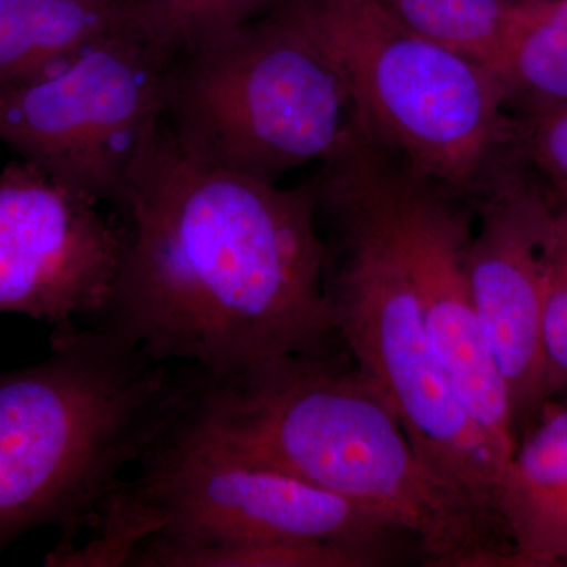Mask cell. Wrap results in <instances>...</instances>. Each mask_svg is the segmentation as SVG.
Listing matches in <instances>:
<instances>
[{"label":"cell","instance_id":"1","mask_svg":"<svg viewBox=\"0 0 567 567\" xmlns=\"http://www.w3.org/2000/svg\"><path fill=\"white\" fill-rule=\"evenodd\" d=\"M115 213L125 249L85 323L205 377L344 347L324 287L315 178L287 189L224 169L162 122Z\"/></svg>","mask_w":567,"mask_h":567},{"label":"cell","instance_id":"2","mask_svg":"<svg viewBox=\"0 0 567 567\" xmlns=\"http://www.w3.org/2000/svg\"><path fill=\"white\" fill-rule=\"evenodd\" d=\"M181 425L227 456L371 507L429 567H513V551L440 483L346 347L200 374Z\"/></svg>","mask_w":567,"mask_h":567},{"label":"cell","instance_id":"3","mask_svg":"<svg viewBox=\"0 0 567 567\" xmlns=\"http://www.w3.org/2000/svg\"><path fill=\"white\" fill-rule=\"evenodd\" d=\"M43 363L0 374V551L41 525L69 547L93 529L122 473L177 425L199 372L102 328H55Z\"/></svg>","mask_w":567,"mask_h":567},{"label":"cell","instance_id":"4","mask_svg":"<svg viewBox=\"0 0 567 567\" xmlns=\"http://www.w3.org/2000/svg\"><path fill=\"white\" fill-rule=\"evenodd\" d=\"M324 287L342 344L382 391L425 468L499 540L506 461L440 364L420 301L347 152L315 177Z\"/></svg>","mask_w":567,"mask_h":567},{"label":"cell","instance_id":"5","mask_svg":"<svg viewBox=\"0 0 567 567\" xmlns=\"http://www.w3.org/2000/svg\"><path fill=\"white\" fill-rule=\"evenodd\" d=\"M349 89L361 130L413 174L477 197L516 152L496 74L413 32L379 0H275Z\"/></svg>","mask_w":567,"mask_h":567},{"label":"cell","instance_id":"6","mask_svg":"<svg viewBox=\"0 0 567 567\" xmlns=\"http://www.w3.org/2000/svg\"><path fill=\"white\" fill-rule=\"evenodd\" d=\"M162 122L197 158L270 183L364 133L333 63L274 6L174 59Z\"/></svg>","mask_w":567,"mask_h":567},{"label":"cell","instance_id":"7","mask_svg":"<svg viewBox=\"0 0 567 567\" xmlns=\"http://www.w3.org/2000/svg\"><path fill=\"white\" fill-rule=\"evenodd\" d=\"M107 499L84 546L55 565L128 566L141 546L205 547L309 540H410L371 507L295 477L241 464L177 425ZM423 550V548H421Z\"/></svg>","mask_w":567,"mask_h":567},{"label":"cell","instance_id":"8","mask_svg":"<svg viewBox=\"0 0 567 567\" xmlns=\"http://www.w3.org/2000/svg\"><path fill=\"white\" fill-rule=\"evenodd\" d=\"M175 58L126 18L69 61L0 93V141L115 213L162 123Z\"/></svg>","mask_w":567,"mask_h":567},{"label":"cell","instance_id":"9","mask_svg":"<svg viewBox=\"0 0 567 567\" xmlns=\"http://www.w3.org/2000/svg\"><path fill=\"white\" fill-rule=\"evenodd\" d=\"M347 155L405 265L451 386L507 464L517 427L473 301L470 246L475 227L468 197L425 181L405 164L395 166L391 153L365 134Z\"/></svg>","mask_w":567,"mask_h":567},{"label":"cell","instance_id":"10","mask_svg":"<svg viewBox=\"0 0 567 567\" xmlns=\"http://www.w3.org/2000/svg\"><path fill=\"white\" fill-rule=\"evenodd\" d=\"M102 205L25 159L0 171V315L59 328L102 308L126 245Z\"/></svg>","mask_w":567,"mask_h":567},{"label":"cell","instance_id":"11","mask_svg":"<svg viewBox=\"0 0 567 567\" xmlns=\"http://www.w3.org/2000/svg\"><path fill=\"white\" fill-rule=\"evenodd\" d=\"M477 197L480 223L470 246V282L518 436L547 401L540 312L551 197L517 155Z\"/></svg>","mask_w":567,"mask_h":567},{"label":"cell","instance_id":"12","mask_svg":"<svg viewBox=\"0 0 567 567\" xmlns=\"http://www.w3.org/2000/svg\"><path fill=\"white\" fill-rule=\"evenodd\" d=\"M498 514L518 567L567 565V398L548 399L518 434Z\"/></svg>","mask_w":567,"mask_h":567},{"label":"cell","instance_id":"13","mask_svg":"<svg viewBox=\"0 0 567 567\" xmlns=\"http://www.w3.org/2000/svg\"><path fill=\"white\" fill-rule=\"evenodd\" d=\"M126 0H0V93L48 73L126 21Z\"/></svg>","mask_w":567,"mask_h":567},{"label":"cell","instance_id":"14","mask_svg":"<svg viewBox=\"0 0 567 567\" xmlns=\"http://www.w3.org/2000/svg\"><path fill=\"white\" fill-rule=\"evenodd\" d=\"M494 73L518 115L567 106V0L513 3Z\"/></svg>","mask_w":567,"mask_h":567},{"label":"cell","instance_id":"15","mask_svg":"<svg viewBox=\"0 0 567 567\" xmlns=\"http://www.w3.org/2000/svg\"><path fill=\"white\" fill-rule=\"evenodd\" d=\"M406 559L423 565V550L410 540H309L233 546H141L134 567H388Z\"/></svg>","mask_w":567,"mask_h":567},{"label":"cell","instance_id":"16","mask_svg":"<svg viewBox=\"0 0 567 567\" xmlns=\"http://www.w3.org/2000/svg\"><path fill=\"white\" fill-rule=\"evenodd\" d=\"M406 28L494 71L506 0H379Z\"/></svg>","mask_w":567,"mask_h":567},{"label":"cell","instance_id":"17","mask_svg":"<svg viewBox=\"0 0 567 567\" xmlns=\"http://www.w3.org/2000/svg\"><path fill=\"white\" fill-rule=\"evenodd\" d=\"M275 0H126V18L174 55L194 50L270 10Z\"/></svg>","mask_w":567,"mask_h":567},{"label":"cell","instance_id":"18","mask_svg":"<svg viewBox=\"0 0 567 567\" xmlns=\"http://www.w3.org/2000/svg\"><path fill=\"white\" fill-rule=\"evenodd\" d=\"M546 398H567V205L551 199L544 235L540 312Z\"/></svg>","mask_w":567,"mask_h":567},{"label":"cell","instance_id":"19","mask_svg":"<svg viewBox=\"0 0 567 567\" xmlns=\"http://www.w3.org/2000/svg\"><path fill=\"white\" fill-rule=\"evenodd\" d=\"M516 118V155L548 196L567 205V106Z\"/></svg>","mask_w":567,"mask_h":567},{"label":"cell","instance_id":"20","mask_svg":"<svg viewBox=\"0 0 567 567\" xmlns=\"http://www.w3.org/2000/svg\"><path fill=\"white\" fill-rule=\"evenodd\" d=\"M506 2H509L511 6H513V3L532 2V0H506Z\"/></svg>","mask_w":567,"mask_h":567}]
</instances>
